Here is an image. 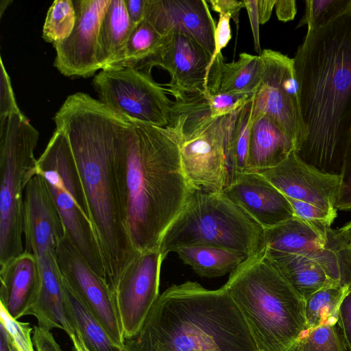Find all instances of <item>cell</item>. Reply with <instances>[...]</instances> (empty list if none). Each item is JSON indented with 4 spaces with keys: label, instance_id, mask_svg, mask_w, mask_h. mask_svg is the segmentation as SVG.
Returning a JSON list of instances; mask_svg holds the SVG:
<instances>
[{
    "label": "cell",
    "instance_id": "9a60e30c",
    "mask_svg": "<svg viewBox=\"0 0 351 351\" xmlns=\"http://www.w3.org/2000/svg\"><path fill=\"white\" fill-rule=\"evenodd\" d=\"M75 24L70 36L55 45L54 66L64 75L88 77L100 69L96 60L101 23L111 0H73Z\"/></svg>",
    "mask_w": 351,
    "mask_h": 351
},
{
    "label": "cell",
    "instance_id": "484cf974",
    "mask_svg": "<svg viewBox=\"0 0 351 351\" xmlns=\"http://www.w3.org/2000/svg\"><path fill=\"white\" fill-rule=\"evenodd\" d=\"M70 322L90 351H127L116 345L77 294L63 282Z\"/></svg>",
    "mask_w": 351,
    "mask_h": 351
},
{
    "label": "cell",
    "instance_id": "4fadbf2b",
    "mask_svg": "<svg viewBox=\"0 0 351 351\" xmlns=\"http://www.w3.org/2000/svg\"><path fill=\"white\" fill-rule=\"evenodd\" d=\"M56 257L63 282L80 298L111 340L125 348L121 322L106 282L93 270L65 236Z\"/></svg>",
    "mask_w": 351,
    "mask_h": 351
},
{
    "label": "cell",
    "instance_id": "8fae6325",
    "mask_svg": "<svg viewBox=\"0 0 351 351\" xmlns=\"http://www.w3.org/2000/svg\"><path fill=\"white\" fill-rule=\"evenodd\" d=\"M259 55L261 80L250 100L251 119L269 117L293 141L295 152L304 139L305 129L293 58L271 49Z\"/></svg>",
    "mask_w": 351,
    "mask_h": 351
},
{
    "label": "cell",
    "instance_id": "ba28073f",
    "mask_svg": "<svg viewBox=\"0 0 351 351\" xmlns=\"http://www.w3.org/2000/svg\"><path fill=\"white\" fill-rule=\"evenodd\" d=\"M38 138L22 112L0 121V266L24 252V195L36 174Z\"/></svg>",
    "mask_w": 351,
    "mask_h": 351
},
{
    "label": "cell",
    "instance_id": "5b68a950",
    "mask_svg": "<svg viewBox=\"0 0 351 351\" xmlns=\"http://www.w3.org/2000/svg\"><path fill=\"white\" fill-rule=\"evenodd\" d=\"M243 315L257 351H296L307 330L305 300L265 250L246 258L222 286Z\"/></svg>",
    "mask_w": 351,
    "mask_h": 351
},
{
    "label": "cell",
    "instance_id": "9c48e42d",
    "mask_svg": "<svg viewBox=\"0 0 351 351\" xmlns=\"http://www.w3.org/2000/svg\"><path fill=\"white\" fill-rule=\"evenodd\" d=\"M36 174L43 178L62 219L65 237L106 281L102 253L68 136L56 128L37 159Z\"/></svg>",
    "mask_w": 351,
    "mask_h": 351
},
{
    "label": "cell",
    "instance_id": "8d00e7d4",
    "mask_svg": "<svg viewBox=\"0 0 351 351\" xmlns=\"http://www.w3.org/2000/svg\"><path fill=\"white\" fill-rule=\"evenodd\" d=\"M337 209L351 210V127L341 175L339 190L335 204Z\"/></svg>",
    "mask_w": 351,
    "mask_h": 351
},
{
    "label": "cell",
    "instance_id": "30bf717a",
    "mask_svg": "<svg viewBox=\"0 0 351 351\" xmlns=\"http://www.w3.org/2000/svg\"><path fill=\"white\" fill-rule=\"evenodd\" d=\"M93 84L99 101L130 121L166 128L173 101L148 75L134 68L101 70Z\"/></svg>",
    "mask_w": 351,
    "mask_h": 351
},
{
    "label": "cell",
    "instance_id": "d4e9b609",
    "mask_svg": "<svg viewBox=\"0 0 351 351\" xmlns=\"http://www.w3.org/2000/svg\"><path fill=\"white\" fill-rule=\"evenodd\" d=\"M135 25L127 13L124 0H111L99 27L96 60L106 70L121 54Z\"/></svg>",
    "mask_w": 351,
    "mask_h": 351
},
{
    "label": "cell",
    "instance_id": "b9f144b4",
    "mask_svg": "<svg viewBox=\"0 0 351 351\" xmlns=\"http://www.w3.org/2000/svg\"><path fill=\"white\" fill-rule=\"evenodd\" d=\"M211 5L213 11L223 14H229L233 19L237 27L239 26L240 10L245 7L243 1L237 0H209L206 1Z\"/></svg>",
    "mask_w": 351,
    "mask_h": 351
},
{
    "label": "cell",
    "instance_id": "f907efd6",
    "mask_svg": "<svg viewBox=\"0 0 351 351\" xmlns=\"http://www.w3.org/2000/svg\"><path fill=\"white\" fill-rule=\"evenodd\" d=\"M11 0H1L0 1V17H2L3 14L8 6L12 3Z\"/></svg>",
    "mask_w": 351,
    "mask_h": 351
},
{
    "label": "cell",
    "instance_id": "83f0119b",
    "mask_svg": "<svg viewBox=\"0 0 351 351\" xmlns=\"http://www.w3.org/2000/svg\"><path fill=\"white\" fill-rule=\"evenodd\" d=\"M164 39L165 36L143 20L135 26L119 56L106 70L130 67L141 71L162 46Z\"/></svg>",
    "mask_w": 351,
    "mask_h": 351
},
{
    "label": "cell",
    "instance_id": "ffe728a7",
    "mask_svg": "<svg viewBox=\"0 0 351 351\" xmlns=\"http://www.w3.org/2000/svg\"><path fill=\"white\" fill-rule=\"evenodd\" d=\"M0 302L14 319L27 315L36 303L40 276L35 256L25 250L0 269Z\"/></svg>",
    "mask_w": 351,
    "mask_h": 351
},
{
    "label": "cell",
    "instance_id": "7a4b0ae2",
    "mask_svg": "<svg viewBox=\"0 0 351 351\" xmlns=\"http://www.w3.org/2000/svg\"><path fill=\"white\" fill-rule=\"evenodd\" d=\"M293 61L305 129L295 153L319 171L341 176L351 127V17L307 31Z\"/></svg>",
    "mask_w": 351,
    "mask_h": 351
},
{
    "label": "cell",
    "instance_id": "f6af8a7d",
    "mask_svg": "<svg viewBox=\"0 0 351 351\" xmlns=\"http://www.w3.org/2000/svg\"><path fill=\"white\" fill-rule=\"evenodd\" d=\"M275 9L278 20L287 22L295 17L297 12L296 2L293 0H276Z\"/></svg>",
    "mask_w": 351,
    "mask_h": 351
},
{
    "label": "cell",
    "instance_id": "44dd1931",
    "mask_svg": "<svg viewBox=\"0 0 351 351\" xmlns=\"http://www.w3.org/2000/svg\"><path fill=\"white\" fill-rule=\"evenodd\" d=\"M261 73L260 55L241 53L237 61L226 63L220 53L209 69L205 92L252 95L261 83Z\"/></svg>",
    "mask_w": 351,
    "mask_h": 351
},
{
    "label": "cell",
    "instance_id": "277c9868",
    "mask_svg": "<svg viewBox=\"0 0 351 351\" xmlns=\"http://www.w3.org/2000/svg\"><path fill=\"white\" fill-rule=\"evenodd\" d=\"M127 351H257L228 291L197 282L172 285L159 295Z\"/></svg>",
    "mask_w": 351,
    "mask_h": 351
},
{
    "label": "cell",
    "instance_id": "f1b7e54d",
    "mask_svg": "<svg viewBox=\"0 0 351 351\" xmlns=\"http://www.w3.org/2000/svg\"><path fill=\"white\" fill-rule=\"evenodd\" d=\"M349 289L328 278L320 289L311 294L305 300L307 330L324 325H336L341 304Z\"/></svg>",
    "mask_w": 351,
    "mask_h": 351
},
{
    "label": "cell",
    "instance_id": "60d3db41",
    "mask_svg": "<svg viewBox=\"0 0 351 351\" xmlns=\"http://www.w3.org/2000/svg\"><path fill=\"white\" fill-rule=\"evenodd\" d=\"M32 339L36 351H63L50 330L47 328L34 326Z\"/></svg>",
    "mask_w": 351,
    "mask_h": 351
},
{
    "label": "cell",
    "instance_id": "2e32d148",
    "mask_svg": "<svg viewBox=\"0 0 351 351\" xmlns=\"http://www.w3.org/2000/svg\"><path fill=\"white\" fill-rule=\"evenodd\" d=\"M211 56L198 43L182 34L165 36L162 46L146 63L142 72L151 75L154 66L170 74L165 90L173 96L206 90L208 67Z\"/></svg>",
    "mask_w": 351,
    "mask_h": 351
},
{
    "label": "cell",
    "instance_id": "7dc6e473",
    "mask_svg": "<svg viewBox=\"0 0 351 351\" xmlns=\"http://www.w3.org/2000/svg\"><path fill=\"white\" fill-rule=\"evenodd\" d=\"M276 0H258V13L260 24L266 23L270 19Z\"/></svg>",
    "mask_w": 351,
    "mask_h": 351
},
{
    "label": "cell",
    "instance_id": "cb8c5ba5",
    "mask_svg": "<svg viewBox=\"0 0 351 351\" xmlns=\"http://www.w3.org/2000/svg\"><path fill=\"white\" fill-rule=\"evenodd\" d=\"M265 252L274 268L305 300L328 279L320 265L311 256L280 252L267 247Z\"/></svg>",
    "mask_w": 351,
    "mask_h": 351
},
{
    "label": "cell",
    "instance_id": "e0dca14e",
    "mask_svg": "<svg viewBox=\"0 0 351 351\" xmlns=\"http://www.w3.org/2000/svg\"><path fill=\"white\" fill-rule=\"evenodd\" d=\"M285 196L337 213L341 176L323 173L292 152L276 166L258 172Z\"/></svg>",
    "mask_w": 351,
    "mask_h": 351
},
{
    "label": "cell",
    "instance_id": "816d5d0a",
    "mask_svg": "<svg viewBox=\"0 0 351 351\" xmlns=\"http://www.w3.org/2000/svg\"><path fill=\"white\" fill-rule=\"evenodd\" d=\"M346 13L351 17V0H350Z\"/></svg>",
    "mask_w": 351,
    "mask_h": 351
},
{
    "label": "cell",
    "instance_id": "f546056e",
    "mask_svg": "<svg viewBox=\"0 0 351 351\" xmlns=\"http://www.w3.org/2000/svg\"><path fill=\"white\" fill-rule=\"evenodd\" d=\"M250 100L237 113L228 139L226 154L228 181L237 175L249 172L248 151L252 125Z\"/></svg>",
    "mask_w": 351,
    "mask_h": 351
},
{
    "label": "cell",
    "instance_id": "3957f363",
    "mask_svg": "<svg viewBox=\"0 0 351 351\" xmlns=\"http://www.w3.org/2000/svg\"><path fill=\"white\" fill-rule=\"evenodd\" d=\"M130 122L117 156L127 230L136 252L158 250L195 189L174 134L167 128Z\"/></svg>",
    "mask_w": 351,
    "mask_h": 351
},
{
    "label": "cell",
    "instance_id": "4316f807",
    "mask_svg": "<svg viewBox=\"0 0 351 351\" xmlns=\"http://www.w3.org/2000/svg\"><path fill=\"white\" fill-rule=\"evenodd\" d=\"M175 252L197 274L206 278L230 274L246 258L236 252L208 245L183 247Z\"/></svg>",
    "mask_w": 351,
    "mask_h": 351
},
{
    "label": "cell",
    "instance_id": "7402d4cb",
    "mask_svg": "<svg viewBox=\"0 0 351 351\" xmlns=\"http://www.w3.org/2000/svg\"><path fill=\"white\" fill-rule=\"evenodd\" d=\"M251 121L249 172L274 167L295 152L293 141L269 117L260 115Z\"/></svg>",
    "mask_w": 351,
    "mask_h": 351
},
{
    "label": "cell",
    "instance_id": "6da1fadb",
    "mask_svg": "<svg viewBox=\"0 0 351 351\" xmlns=\"http://www.w3.org/2000/svg\"><path fill=\"white\" fill-rule=\"evenodd\" d=\"M66 132L84 190L112 292L137 252L127 230L117 174L119 145L130 122L84 93L66 99L56 113Z\"/></svg>",
    "mask_w": 351,
    "mask_h": 351
},
{
    "label": "cell",
    "instance_id": "f5cc1de1",
    "mask_svg": "<svg viewBox=\"0 0 351 351\" xmlns=\"http://www.w3.org/2000/svg\"><path fill=\"white\" fill-rule=\"evenodd\" d=\"M350 247H351V246H350Z\"/></svg>",
    "mask_w": 351,
    "mask_h": 351
},
{
    "label": "cell",
    "instance_id": "bcb514c9",
    "mask_svg": "<svg viewBox=\"0 0 351 351\" xmlns=\"http://www.w3.org/2000/svg\"><path fill=\"white\" fill-rule=\"evenodd\" d=\"M327 237L342 247L351 246V221L340 229L332 230L330 228L327 232Z\"/></svg>",
    "mask_w": 351,
    "mask_h": 351
},
{
    "label": "cell",
    "instance_id": "52a82bcc",
    "mask_svg": "<svg viewBox=\"0 0 351 351\" xmlns=\"http://www.w3.org/2000/svg\"><path fill=\"white\" fill-rule=\"evenodd\" d=\"M174 97L166 128L176 138L186 177L195 190L222 192L229 178L226 145L239 111L214 117L203 93Z\"/></svg>",
    "mask_w": 351,
    "mask_h": 351
},
{
    "label": "cell",
    "instance_id": "4dcf8cb0",
    "mask_svg": "<svg viewBox=\"0 0 351 351\" xmlns=\"http://www.w3.org/2000/svg\"><path fill=\"white\" fill-rule=\"evenodd\" d=\"M76 20L73 0H56L49 7L43 27V39L53 46L66 39Z\"/></svg>",
    "mask_w": 351,
    "mask_h": 351
},
{
    "label": "cell",
    "instance_id": "836d02e7",
    "mask_svg": "<svg viewBox=\"0 0 351 351\" xmlns=\"http://www.w3.org/2000/svg\"><path fill=\"white\" fill-rule=\"evenodd\" d=\"M285 197L293 208L294 216L308 222L322 233L327 235L337 213L326 211L310 203Z\"/></svg>",
    "mask_w": 351,
    "mask_h": 351
},
{
    "label": "cell",
    "instance_id": "5bb4252c",
    "mask_svg": "<svg viewBox=\"0 0 351 351\" xmlns=\"http://www.w3.org/2000/svg\"><path fill=\"white\" fill-rule=\"evenodd\" d=\"M165 258L158 250L137 252L121 274L112 292L124 338L135 335L159 296Z\"/></svg>",
    "mask_w": 351,
    "mask_h": 351
},
{
    "label": "cell",
    "instance_id": "d6986e66",
    "mask_svg": "<svg viewBox=\"0 0 351 351\" xmlns=\"http://www.w3.org/2000/svg\"><path fill=\"white\" fill-rule=\"evenodd\" d=\"M222 192L264 229L294 217L293 208L285 195L258 173L237 175L228 181Z\"/></svg>",
    "mask_w": 351,
    "mask_h": 351
},
{
    "label": "cell",
    "instance_id": "8992f818",
    "mask_svg": "<svg viewBox=\"0 0 351 351\" xmlns=\"http://www.w3.org/2000/svg\"><path fill=\"white\" fill-rule=\"evenodd\" d=\"M193 245L223 248L248 258L266 248L265 229L223 192L195 190L165 232L158 250L165 258Z\"/></svg>",
    "mask_w": 351,
    "mask_h": 351
},
{
    "label": "cell",
    "instance_id": "ac0fdd59",
    "mask_svg": "<svg viewBox=\"0 0 351 351\" xmlns=\"http://www.w3.org/2000/svg\"><path fill=\"white\" fill-rule=\"evenodd\" d=\"M144 20L161 36L191 38L212 56L216 24L204 0H146Z\"/></svg>",
    "mask_w": 351,
    "mask_h": 351
},
{
    "label": "cell",
    "instance_id": "7bdbcfd3",
    "mask_svg": "<svg viewBox=\"0 0 351 351\" xmlns=\"http://www.w3.org/2000/svg\"><path fill=\"white\" fill-rule=\"evenodd\" d=\"M245 8L249 16L252 35L254 38L255 51L261 54L260 38H259V18L258 13V0L243 1Z\"/></svg>",
    "mask_w": 351,
    "mask_h": 351
},
{
    "label": "cell",
    "instance_id": "7c38bea8",
    "mask_svg": "<svg viewBox=\"0 0 351 351\" xmlns=\"http://www.w3.org/2000/svg\"><path fill=\"white\" fill-rule=\"evenodd\" d=\"M23 234L25 250L36 258L40 282L62 280L57 263V250L64 237V228L46 182L36 174L25 191Z\"/></svg>",
    "mask_w": 351,
    "mask_h": 351
},
{
    "label": "cell",
    "instance_id": "f35d334b",
    "mask_svg": "<svg viewBox=\"0 0 351 351\" xmlns=\"http://www.w3.org/2000/svg\"><path fill=\"white\" fill-rule=\"evenodd\" d=\"M231 16L220 14L214 34L215 51L211 56L210 62L208 67L209 69L218 54L221 53L223 49L231 39V29L230 21Z\"/></svg>",
    "mask_w": 351,
    "mask_h": 351
},
{
    "label": "cell",
    "instance_id": "681fc988",
    "mask_svg": "<svg viewBox=\"0 0 351 351\" xmlns=\"http://www.w3.org/2000/svg\"><path fill=\"white\" fill-rule=\"evenodd\" d=\"M69 338L72 343L71 351H90L76 330L74 334L69 336Z\"/></svg>",
    "mask_w": 351,
    "mask_h": 351
},
{
    "label": "cell",
    "instance_id": "d590c367",
    "mask_svg": "<svg viewBox=\"0 0 351 351\" xmlns=\"http://www.w3.org/2000/svg\"><path fill=\"white\" fill-rule=\"evenodd\" d=\"M211 114L214 117H223L239 111L251 99L252 95L203 93Z\"/></svg>",
    "mask_w": 351,
    "mask_h": 351
},
{
    "label": "cell",
    "instance_id": "c3c4849f",
    "mask_svg": "<svg viewBox=\"0 0 351 351\" xmlns=\"http://www.w3.org/2000/svg\"><path fill=\"white\" fill-rule=\"evenodd\" d=\"M0 351H18L3 324L0 326Z\"/></svg>",
    "mask_w": 351,
    "mask_h": 351
},
{
    "label": "cell",
    "instance_id": "603a6c76",
    "mask_svg": "<svg viewBox=\"0 0 351 351\" xmlns=\"http://www.w3.org/2000/svg\"><path fill=\"white\" fill-rule=\"evenodd\" d=\"M266 247L275 251L311 256L324 248L327 235L295 216L265 229Z\"/></svg>",
    "mask_w": 351,
    "mask_h": 351
},
{
    "label": "cell",
    "instance_id": "ee69618b",
    "mask_svg": "<svg viewBox=\"0 0 351 351\" xmlns=\"http://www.w3.org/2000/svg\"><path fill=\"white\" fill-rule=\"evenodd\" d=\"M127 13L136 26L144 20L146 0H124Z\"/></svg>",
    "mask_w": 351,
    "mask_h": 351
},
{
    "label": "cell",
    "instance_id": "1f68e13d",
    "mask_svg": "<svg viewBox=\"0 0 351 351\" xmlns=\"http://www.w3.org/2000/svg\"><path fill=\"white\" fill-rule=\"evenodd\" d=\"M350 0H306L305 12L297 28L308 25V31L322 27L346 13Z\"/></svg>",
    "mask_w": 351,
    "mask_h": 351
},
{
    "label": "cell",
    "instance_id": "ab89813d",
    "mask_svg": "<svg viewBox=\"0 0 351 351\" xmlns=\"http://www.w3.org/2000/svg\"><path fill=\"white\" fill-rule=\"evenodd\" d=\"M337 323L341 328L347 350L351 351V288L341 304Z\"/></svg>",
    "mask_w": 351,
    "mask_h": 351
},
{
    "label": "cell",
    "instance_id": "d6a6232c",
    "mask_svg": "<svg viewBox=\"0 0 351 351\" xmlns=\"http://www.w3.org/2000/svg\"><path fill=\"white\" fill-rule=\"evenodd\" d=\"M342 335L336 325H324L307 330L296 351H346Z\"/></svg>",
    "mask_w": 351,
    "mask_h": 351
},
{
    "label": "cell",
    "instance_id": "e575fe53",
    "mask_svg": "<svg viewBox=\"0 0 351 351\" xmlns=\"http://www.w3.org/2000/svg\"><path fill=\"white\" fill-rule=\"evenodd\" d=\"M1 324L5 327L18 351H35L32 339L33 328L29 323L20 322L8 314L0 305Z\"/></svg>",
    "mask_w": 351,
    "mask_h": 351
},
{
    "label": "cell",
    "instance_id": "74e56055",
    "mask_svg": "<svg viewBox=\"0 0 351 351\" xmlns=\"http://www.w3.org/2000/svg\"><path fill=\"white\" fill-rule=\"evenodd\" d=\"M0 121L11 114L21 113L14 97L10 77L0 58Z\"/></svg>",
    "mask_w": 351,
    "mask_h": 351
}]
</instances>
